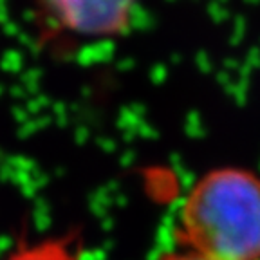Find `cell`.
Instances as JSON below:
<instances>
[{
	"label": "cell",
	"mask_w": 260,
	"mask_h": 260,
	"mask_svg": "<svg viewBox=\"0 0 260 260\" xmlns=\"http://www.w3.org/2000/svg\"><path fill=\"white\" fill-rule=\"evenodd\" d=\"M177 248L219 260H260V177L222 167L190 186L177 211Z\"/></svg>",
	"instance_id": "cell-1"
},
{
	"label": "cell",
	"mask_w": 260,
	"mask_h": 260,
	"mask_svg": "<svg viewBox=\"0 0 260 260\" xmlns=\"http://www.w3.org/2000/svg\"><path fill=\"white\" fill-rule=\"evenodd\" d=\"M138 0H32L44 25L74 38H116L128 31Z\"/></svg>",
	"instance_id": "cell-2"
},
{
	"label": "cell",
	"mask_w": 260,
	"mask_h": 260,
	"mask_svg": "<svg viewBox=\"0 0 260 260\" xmlns=\"http://www.w3.org/2000/svg\"><path fill=\"white\" fill-rule=\"evenodd\" d=\"M4 260H81V255L73 235H60L22 244Z\"/></svg>",
	"instance_id": "cell-3"
},
{
	"label": "cell",
	"mask_w": 260,
	"mask_h": 260,
	"mask_svg": "<svg viewBox=\"0 0 260 260\" xmlns=\"http://www.w3.org/2000/svg\"><path fill=\"white\" fill-rule=\"evenodd\" d=\"M157 260H219V258H211V256L201 255V253L188 251V249H183V248H175V249H172V251L162 253Z\"/></svg>",
	"instance_id": "cell-4"
}]
</instances>
